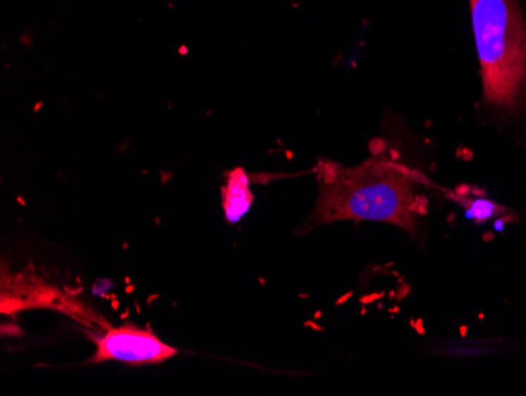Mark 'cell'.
<instances>
[{
	"label": "cell",
	"instance_id": "cell-1",
	"mask_svg": "<svg viewBox=\"0 0 526 396\" xmlns=\"http://www.w3.org/2000/svg\"><path fill=\"white\" fill-rule=\"evenodd\" d=\"M383 152L355 167L331 161L317 166L320 191L305 229L339 220H374L415 232L416 217L427 215L429 200L415 194V172L383 158Z\"/></svg>",
	"mask_w": 526,
	"mask_h": 396
},
{
	"label": "cell",
	"instance_id": "cell-9",
	"mask_svg": "<svg viewBox=\"0 0 526 396\" xmlns=\"http://www.w3.org/2000/svg\"><path fill=\"white\" fill-rule=\"evenodd\" d=\"M410 324H411V325H413V327L416 325V324H415V322H413V320H411V322H410ZM421 324H422V320L420 319V320H417V332H420L421 335H424V333H426V332H424V328H422V325H421Z\"/></svg>",
	"mask_w": 526,
	"mask_h": 396
},
{
	"label": "cell",
	"instance_id": "cell-5",
	"mask_svg": "<svg viewBox=\"0 0 526 396\" xmlns=\"http://www.w3.org/2000/svg\"><path fill=\"white\" fill-rule=\"evenodd\" d=\"M222 210L228 223H238L252 205V193L249 188V176L245 169L237 167L226 176V185L222 186Z\"/></svg>",
	"mask_w": 526,
	"mask_h": 396
},
{
	"label": "cell",
	"instance_id": "cell-7",
	"mask_svg": "<svg viewBox=\"0 0 526 396\" xmlns=\"http://www.w3.org/2000/svg\"><path fill=\"white\" fill-rule=\"evenodd\" d=\"M504 226H506V221L503 220V217L500 220L495 221V231L496 232H501L504 229Z\"/></svg>",
	"mask_w": 526,
	"mask_h": 396
},
{
	"label": "cell",
	"instance_id": "cell-6",
	"mask_svg": "<svg viewBox=\"0 0 526 396\" xmlns=\"http://www.w3.org/2000/svg\"><path fill=\"white\" fill-rule=\"evenodd\" d=\"M470 207L468 209L473 213V220L476 224H484L485 221H489L490 218H494L495 215H501L506 212V207L498 205L494 200H489L485 198H477L475 200H470Z\"/></svg>",
	"mask_w": 526,
	"mask_h": 396
},
{
	"label": "cell",
	"instance_id": "cell-2",
	"mask_svg": "<svg viewBox=\"0 0 526 396\" xmlns=\"http://www.w3.org/2000/svg\"><path fill=\"white\" fill-rule=\"evenodd\" d=\"M484 98L515 111L526 95V24L520 0H470Z\"/></svg>",
	"mask_w": 526,
	"mask_h": 396
},
{
	"label": "cell",
	"instance_id": "cell-3",
	"mask_svg": "<svg viewBox=\"0 0 526 396\" xmlns=\"http://www.w3.org/2000/svg\"><path fill=\"white\" fill-rule=\"evenodd\" d=\"M27 308H51L62 311L76 320L82 322L99 330L111 327L107 322L97 316L89 308L84 306L68 294H63L48 281L27 273L2 275V313L15 314Z\"/></svg>",
	"mask_w": 526,
	"mask_h": 396
},
{
	"label": "cell",
	"instance_id": "cell-10",
	"mask_svg": "<svg viewBox=\"0 0 526 396\" xmlns=\"http://www.w3.org/2000/svg\"><path fill=\"white\" fill-rule=\"evenodd\" d=\"M467 330H468V327H467V325L460 327V335H462V337H467Z\"/></svg>",
	"mask_w": 526,
	"mask_h": 396
},
{
	"label": "cell",
	"instance_id": "cell-4",
	"mask_svg": "<svg viewBox=\"0 0 526 396\" xmlns=\"http://www.w3.org/2000/svg\"><path fill=\"white\" fill-rule=\"evenodd\" d=\"M97 351L90 364L121 361L130 366L159 365L177 355V349L169 346L153 332L134 324L107 327L95 338Z\"/></svg>",
	"mask_w": 526,
	"mask_h": 396
},
{
	"label": "cell",
	"instance_id": "cell-8",
	"mask_svg": "<svg viewBox=\"0 0 526 396\" xmlns=\"http://www.w3.org/2000/svg\"><path fill=\"white\" fill-rule=\"evenodd\" d=\"M482 239H484V241H491V240L495 239V234L494 232H485L484 236H482Z\"/></svg>",
	"mask_w": 526,
	"mask_h": 396
}]
</instances>
